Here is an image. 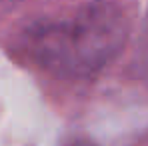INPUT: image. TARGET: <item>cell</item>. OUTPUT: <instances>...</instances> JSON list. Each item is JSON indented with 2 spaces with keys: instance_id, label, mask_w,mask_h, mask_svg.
Returning <instances> with one entry per match:
<instances>
[{
  "instance_id": "1",
  "label": "cell",
  "mask_w": 148,
  "mask_h": 146,
  "mask_svg": "<svg viewBox=\"0 0 148 146\" xmlns=\"http://www.w3.org/2000/svg\"><path fill=\"white\" fill-rule=\"evenodd\" d=\"M122 42V26L112 12L94 10L74 24L50 30L42 40V58L66 70H92L104 64Z\"/></svg>"
}]
</instances>
